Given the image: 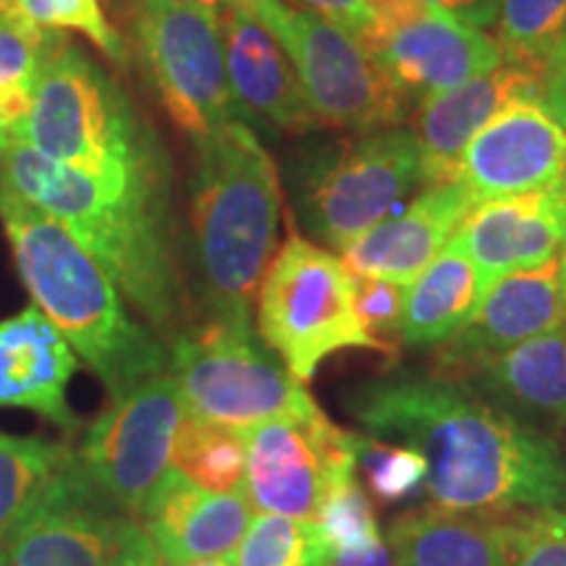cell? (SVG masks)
Masks as SVG:
<instances>
[{
  "label": "cell",
  "instance_id": "cell-2",
  "mask_svg": "<svg viewBox=\"0 0 566 566\" xmlns=\"http://www.w3.org/2000/svg\"><path fill=\"white\" fill-rule=\"evenodd\" d=\"M0 181L55 218L163 342L171 344L195 323L176 247L171 187L74 171L21 137L0 147Z\"/></svg>",
  "mask_w": 566,
  "mask_h": 566
},
{
  "label": "cell",
  "instance_id": "cell-34",
  "mask_svg": "<svg viewBox=\"0 0 566 566\" xmlns=\"http://www.w3.org/2000/svg\"><path fill=\"white\" fill-rule=\"evenodd\" d=\"M354 307H357L359 321L370 336L378 338L388 352H394L396 338H399V323L405 313V292L407 286L380 279H365L354 275Z\"/></svg>",
  "mask_w": 566,
  "mask_h": 566
},
{
  "label": "cell",
  "instance_id": "cell-3",
  "mask_svg": "<svg viewBox=\"0 0 566 566\" xmlns=\"http://www.w3.org/2000/svg\"><path fill=\"white\" fill-rule=\"evenodd\" d=\"M281 181L244 122L195 137L189 263L197 321L252 323L250 307L279 244Z\"/></svg>",
  "mask_w": 566,
  "mask_h": 566
},
{
  "label": "cell",
  "instance_id": "cell-15",
  "mask_svg": "<svg viewBox=\"0 0 566 566\" xmlns=\"http://www.w3.org/2000/svg\"><path fill=\"white\" fill-rule=\"evenodd\" d=\"M543 69L546 66L504 61L470 82L420 101L412 132L422 181L428 187L451 181L467 145L491 118L520 101L541 103Z\"/></svg>",
  "mask_w": 566,
  "mask_h": 566
},
{
  "label": "cell",
  "instance_id": "cell-12",
  "mask_svg": "<svg viewBox=\"0 0 566 566\" xmlns=\"http://www.w3.org/2000/svg\"><path fill=\"white\" fill-rule=\"evenodd\" d=\"M244 495L263 514L315 520L328 488L357 470L354 436L321 409L244 430Z\"/></svg>",
  "mask_w": 566,
  "mask_h": 566
},
{
  "label": "cell",
  "instance_id": "cell-24",
  "mask_svg": "<svg viewBox=\"0 0 566 566\" xmlns=\"http://www.w3.org/2000/svg\"><path fill=\"white\" fill-rule=\"evenodd\" d=\"M454 373L483 399L535 428L566 424V323Z\"/></svg>",
  "mask_w": 566,
  "mask_h": 566
},
{
  "label": "cell",
  "instance_id": "cell-11",
  "mask_svg": "<svg viewBox=\"0 0 566 566\" xmlns=\"http://www.w3.org/2000/svg\"><path fill=\"white\" fill-rule=\"evenodd\" d=\"M184 417L181 388L171 373H163L113 396L108 409L84 430L76 459L113 512L139 520L155 485L171 470Z\"/></svg>",
  "mask_w": 566,
  "mask_h": 566
},
{
  "label": "cell",
  "instance_id": "cell-21",
  "mask_svg": "<svg viewBox=\"0 0 566 566\" xmlns=\"http://www.w3.org/2000/svg\"><path fill=\"white\" fill-rule=\"evenodd\" d=\"M221 32L229 82L244 122L263 118L286 134L315 132L321 122L279 40L237 9L221 11Z\"/></svg>",
  "mask_w": 566,
  "mask_h": 566
},
{
  "label": "cell",
  "instance_id": "cell-28",
  "mask_svg": "<svg viewBox=\"0 0 566 566\" xmlns=\"http://www.w3.org/2000/svg\"><path fill=\"white\" fill-rule=\"evenodd\" d=\"M69 443L0 433V543L34 506L71 454Z\"/></svg>",
  "mask_w": 566,
  "mask_h": 566
},
{
  "label": "cell",
  "instance_id": "cell-20",
  "mask_svg": "<svg viewBox=\"0 0 566 566\" xmlns=\"http://www.w3.org/2000/svg\"><path fill=\"white\" fill-rule=\"evenodd\" d=\"M475 205L459 184H433L409 208L391 212L344 247V265L354 275L409 286L451 242Z\"/></svg>",
  "mask_w": 566,
  "mask_h": 566
},
{
  "label": "cell",
  "instance_id": "cell-1",
  "mask_svg": "<svg viewBox=\"0 0 566 566\" xmlns=\"http://www.w3.org/2000/svg\"><path fill=\"white\" fill-rule=\"evenodd\" d=\"M346 409L367 433L424 459L433 509L509 514L566 509V454L541 428L449 375L394 373L357 386Z\"/></svg>",
  "mask_w": 566,
  "mask_h": 566
},
{
  "label": "cell",
  "instance_id": "cell-42",
  "mask_svg": "<svg viewBox=\"0 0 566 566\" xmlns=\"http://www.w3.org/2000/svg\"><path fill=\"white\" fill-rule=\"evenodd\" d=\"M174 3H195V6H208V9L223 11V0H174Z\"/></svg>",
  "mask_w": 566,
  "mask_h": 566
},
{
  "label": "cell",
  "instance_id": "cell-39",
  "mask_svg": "<svg viewBox=\"0 0 566 566\" xmlns=\"http://www.w3.org/2000/svg\"><path fill=\"white\" fill-rule=\"evenodd\" d=\"M428 3L478 30L495 24L501 9V0H428Z\"/></svg>",
  "mask_w": 566,
  "mask_h": 566
},
{
  "label": "cell",
  "instance_id": "cell-40",
  "mask_svg": "<svg viewBox=\"0 0 566 566\" xmlns=\"http://www.w3.org/2000/svg\"><path fill=\"white\" fill-rule=\"evenodd\" d=\"M328 566H394L391 546L384 537H375V541H367L363 546L334 551Z\"/></svg>",
  "mask_w": 566,
  "mask_h": 566
},
{
  "label": "cell",
  "instance_id": "cell-36",
  "mask_svg": "<svg viewBox=\"0 0 566 566\" xmlns=\"http://www.w3.org/2000/svg\"><path fill=\"white\" fill-rule=\"evenodd\" d=\"M111 566H163L158 551L137 520H122L113 546Z\"/></svg>",
  "mask_w": 566,
  "mask_h": 566
},
{
  "label": "cell",
  "instance_id": "cell-9",
  "mask_svg": "<svg viewBox=\"0 0 566 566\" xmlns=\"http://www.w3.org/2000/svg\"><path fill=\"white\" fill-rule=\"evenodd\" d=\"M168 346L187 412L200 420L252 430L275 417L321 409L302 380L254 336L252 323L197 321Z\"/></svg>",
  "mask_w": 566,
  "mask_h": 566
},
{
  "label": "cell",
  "instance_id": "cell-19",
  "mask_svg": "<svg viewBox=\"0 0 566 566\" xmlns=\"http://www.w3.org/2000/svg\"><path fill=\"white\" fill-rule=\"evenodd\" d=\"M137 522L163 566H187L231 556L250 527L252 504L244 491L210 493L171 467L155 485Z\"/></svg>",
  "mask_w": 566,
  "mask_h": 566
},
{
  "label": "cell",
  "instance_id": "cell-38",
  "mask_svg": "<svg viewBox=\"0 0 566 566\" xmlns=\"http://www.w3.org/2000/svg\"><path fill=\"white\" fill-rule=\"evenodd\" d=\"M294 3L304 6V11H313L317 17L336 21L344 30L357 34L359 40L365 38L373 24L367 0H294Z\"/></svg>",
  "mask_w": 566,
  "mask_h": 566
},
{
  "label": "cell",
  "instance_id": "cell-13",
  "mask_svg": "<svg viewBox=\"0 0 566 566\" xmlns=\"http://www.w3.org/2000/svg\"><path fill=\"white\" fill-rule=\"evenodd\" d=\"M116 514L71 451L34 506L0 543V566H111Z\"/></svg>",
  "mask_w": 566,
  "mask_h": 566
},
{
  "label": "cell",
  "instance_id": "cell-43",
  "mask_svg": "<svg viewBox=\"0 0 566 566\" xmlns=\"http://www.w3.org/2000/svg\"><path fill=\"white\" fill-rule=\"evenodd\" d=\"M11 9V0H0V11H9Z\"/></svg>",
  "mask_w": 566,
  "mask_h": 566
},
{
  "label": "cell",
  "instance_id": "cell-29",
  "mask_svg": "<svg viewBox=\"0 0 566 566\" xmlns=\"http://www.w3.org/2000/svg\"><path fill=\"white\" fill-rule=\"evenodd\" d=\"M328 543L313 520L263 514L252 516L237 548V566H328Z\"/></svg>",
  "mask_w": 566,
  "mask_h": 566
},
{
  "label": "cell",
  "instance_id": "cell-4",
  "mask_svg": "<svg viewBox=\"0 0 566 566\" xmlns=\"http://www.w3.org/2000/svg\"><path fill=\"white\" fill-rule=\"evenodd\" d=\"M0 221L34 307L61 331L111 399L171 373V346L124 307L122 292L55 218L0 181Z\"/></svg>",
  "mask_w": 566,
  "mask_h": 566
},
{
  "label": "cell",
  "instance_id": "cell-37",
  "mask_svg": "<svg viewBox=\"0 0 566 566\" xmlns=\"http://www.w3.org/2000/svg\"><path fill=\"white\" fill-rule=\"evenodd\" d=\"M541 105L551 113V118L566 132V34L548 55L543 69Z\"/></svg>",
  "mask_w": 566,
  "mask_h": 566
},
{
  "label": "cell",
  "instance_id": "cell-5",
  "mask_svg": "<svg viewBox=\"0 0 566 566\" xmlns=\"http://www.w3.org/2000/svg\"><path fill=\"white\" fill-rule=\"evenodd\" d=\"M17 137L74 171L171 187V160L158 132L122 84L63 32H55Z\"/></svg>",
  "mask_w": 566,
  "mask_h": 566
},
{
  "label": "cell",
  "instance_id": "cell-25",
  "mask_svg": "<svg viewBox=\"0 0 566 566\" xmlns=\"http://www.w3.org/2000/svg\"><path fill=\"white\" fill-rule=\"evenodd\" d=\"M485 294L483 275L457 237L443 247L405 292L399 342L407 346L446 344L470 323Z\"/></svg>",
  "mask_w": 566,
  "mask_h": 566
},
{
  "label": "cell",
  "instance_id": "cell-41",
  "mask_svg": "<svg viewBox=\"0 0 566 566\" xmlns=\"http://www.w3.org/2000/svg\"><path fill=\"white\" fill-rule=\"evenodd\" d=\"M187 566H237L231 562V556H221V558H205V562H195Z\"/></svg>",
  "mask_w": 566,
  "mask_h": 566
},
{
  "label": "cell",
  "instance_id": "cell-30",
  "mask_svg": "<svg viewBox=\"0 0 566 566\" xmlns=\"http://www.w3.org/2000/svg\"><path fill=\"white\" fill-rule=\"evenodd\" d=\"M495 32L504 61L546 66L566 34V0H501Z\"/></svg>",
  "mask_w": 566,
  "mask_h": 566
},
{
  "label": "cell",
  "instance_id": "cell-8",
  "mask_svg": "<svg viewBox=\"0 0 566 566\" xmlns=\"http://www.w3.org/2000/svg\"><path fill=\"white\" fill-rule=\"evenodd\" d=\"M422 181L412 129H380L328 142L296 160V216L304 231L342 252Z\"/></svg>",
  "mask_w": 566,
  "mask_h": 566
},
{
  "label": "cell",
  "instance_id": "cell-17",
  "mask_svg": "<svg viewBox=\"0 0 566 566\" xmlns=\"http://www.w3.org/2000/svg\"><path fill=\"white\" fill-rule=\"evenodd\" d=\"M566 323V254L527 271L495 279L470 323L446 342L451 373L485 354L509 349Z\"/></svg>",
  "mask_w": 566,
  "mask_h": 566
},
{
  "label": "cell",
  "instance_id": "cell-23",
  "mask_svg": "<svg viewBox=\"0 0 566 566\" xmlns=\"http://www.w3.org/2000/svg\"><path fill=\"white\" fill-rule=\"evenodd\" d=\"M527 514H470L433 506L407 512L388 527L394 566H514L525 546Z\"/></svg>",
  "mask_w": 566,
  "mask_h": 566
},
{
  "label": "cell",
  "instance_id": "cell-32",
  "mask_svg": "<svg viewBox=\"0 0 566 566\" xmlns=\"http://www.w3.org/2000/svg\"><path fill=\"white\" fill-rule=\"evenodd\" d=\"M9 13L48 32H80L111 61H132L126 40L105 19L101 0H11Z\"/></svg>",
  "mask_w": 566,
  "mask_h": 566
},
{
  "label": "cell",
  "instance_id": "cell-31",
  "mask_svg": "<svg viewBox=\"0 0 566 566\" xmlns=\"http://www.w3.org/2000/svg\"><path fill=\"white\" fill-rule=\"evenodd\" d=\"M354 459L370 493L384 504H399L424 491V459L405 443L354 436Z\"/></svg>",
  "mask_w": 566,
  "mask_h": 566
},
{
  "label": "cell",
  "instance_id": "cell-35",
  "mask_svg": "<svg viewBox=\"0 0 566 566\" xmlns=\"http://www.w3.org/2000/svg\"><path fill=\"white\" fill-rule=\"evenodd\" d=\"M514 566H566V509L527 514L525 546Z\"/></svg>",
  "mask_w": 566,
  "mask_h": 566
},
{
  "label": "cell",
  "instance_id": "cell-14",
  "mask_svg": "<svg viewBox=\"0 0 566 566\" xmlns=\"http://www.w3.org/2000/svg\"><path fill=\"white\" fill-rule=\"evenodd\" d=\"M475 202L566 187V132L537 101L491 118L459 160L454 179Z\"/></svg>",
  "mask_w": 566,
  "mask_h": 566
},
{
  "label": "cell",
  "instance_id": "cell-6",
  "mask_svg": "<svg viewBox=\"0 0 566 566\" xmlns=\"http://www.w3.org/2000/svg\"><path fill=\"white\" fill-rule=\"evenodd\" d=\"M258 334L286 370L307 384L331 354L388 352L354 307V279L342 258L292 231L258 289Z\"/></svg>",
  "mask_w": 566,
  "mask_h": 566
},
{
  "label": "cell",
  "instance_id": "cell-22",
  "mask_svg": "<svg viewBox=\"0 0 566 566\" xmlns=\"http://www.w3.org/2000/svg\"><path fill=\"white\" fill-rule=\"evenodd\" d=\"M76 365V352L34 304L0 321V409H30L74 433L82 420L69 405L66 388Z\"/></svg>",
  "mask_w": 566,
  "mask_h": 566
},
{
  "label": "cell",
  "instance_id": "cell-18",
  "mask_svg": "<svg viewBox=\"0 0 566 566\" xmlns=\"http://www.w3.org/2000/svg\"><path fill=\"white\" fill-rule=\"evenodd\" d=\"M483 275L527 271L566 254V187L478 202L454 233Z\"/></svg>",
  "mask_w": 566,
  "mask_h": 566
},
{
  "label": "cell",
  "instance_id": "cell-10",
  "mask_svg": "<svg viewBox=\"0 0 566 566\" xmlns=\"http://www.w3.org/2000/svg\"><path fill=\"white\" fill-rule=\"evenodd\" d=\"M126 24L129 59L192 139L244 122L226 69L221 11L174 0H129Z\"/></svg>",
  "mask_w": 566,
  "mask_h": 566
},
{
  "label": "cell",
  "instance_id": "cell-7",
  "mask_svg": "<svg viewBox=\"0 0 566 566\" xmlns=\"http://www.w3.org/2000/svg\"><path fill=\"white\" fill-rule=\"evenodd\" d=\"M265 27L294 63L317 122L370 134L396 129L409 97L357 34L286 0H223Z\"/></svg>",
  "mask_w": 566,
  "mask_h": 566
},
{
  "label": "cell",
  "instance_id": "cell-27",
  "mask_svg": "<svg viewBox=\"0 0 566 566\" xmlns=\"http://www.w3.org/2000/svg\"><path fill=\"white\" fill-rule=\"evenodd\" d=\"M171 467L210 493L242 491L247 470L244 430L187 412L176 436Z\"/></svg>",
  "mask_w": 566,
  "mask_h": 566
},
{
  "label": "cell",
  "instance_id": "cell-26",
  "mask_svg": "<svg viewBox=\"0 0 566 566\" xmlns=\"http://www.w3.org/2000/svg\"><path fill=\"white\" fill-rule=\"evenodd\" d=\"M53 40L55 32L0 11V147L17 137L19 126L30 116L34 87Z\"/></svg>",
  "mask_w": 566,
  "mask_h": 566
},
{
  "label": "cell",
  "instance_id": "cell-33",
  "mask_svg": "<svg viewBox=\"0 0 566 566\" xmlns=\"http://www.w3.org/2000/svg\"><path fill=\"white\" fill-rule=\"evenodd\" d=\"M313 522L323 533L331 551L363 546V543L380 537L370 499H367L359 480L354 478V472L338 478L328 488Z\"/></svg>",
  "mask_w": 566,
  "mask_h": 566
},
{
  "label": "cell",
  "instance_id": "cell-16",
  "mask_svg": "<svg viewBox=\"0 0 566 566\" xmlns=\"http://www.w3.org/2000/svg\"><path fill=\"white\" fill-rule=\"evenodd\" d=\"M370 53L407 97L420 101L504 63L499 42L436 6L375 42Z\"/></svg>",
  "mask_w": 566,
  "mask_h": 566
}]
</instances>
